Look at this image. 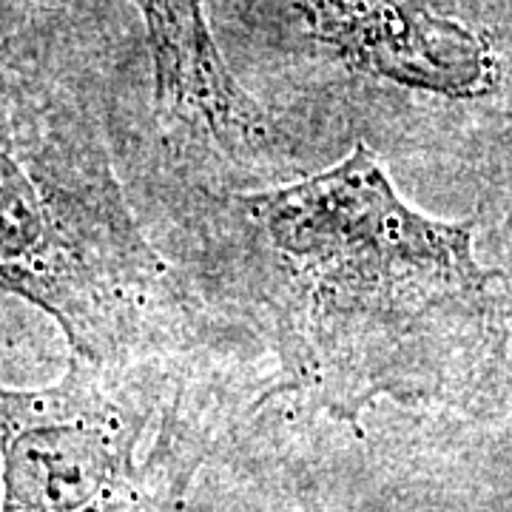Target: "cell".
Here are the masks:
<instances>
[{"label":"cell","mask_w":512,"mask_h":512,"mask_svg":"<svg viewBox=\"0 0 512 512\" xmlns=\"http://www.w3.org/2000/svg\"><path fill=\"white\" fill-rule=\"evenodd\" d=\"M311 23L328 46L373 77L456 100L493 89L487 43L421 0H311Z\"/></svg>","instance_id":"cell-3"},{"label":"cell","mask_w":512,"mask_h":512,"mask_svg":"<svg viewBox=\"0 0 512 512\" xmlns=\"http://www.w3.org/2000/svg\"><path fill=\"white\" fill-rule=\"evenodd\" d=\"M498 279V308H501V330H504V384H512V228L507 239V262L495 268Z\"/></svg>","instance_id":"cell-5"},{"label":"cell","mask_w":512,"mask_h":512,"mask_svg":"<svg viewBox=\"0 0 512 512\" xmlns=\"http://www.w3.org/2000/svg\"><path fill=\"white\" fill-rule=\"evenodd\" d=\"M234 220L279 362L265 402L293 393L356 424L379 399L461 404L504 384L498 279L473 222L410 205L365 143L242 194Z\"/></svg>","instance_id":"cell-1"},{"label":"cell","mask_w":512,"mask_h":512,"mask_svg":"<svg viewBox=\"0 0 512 512\" xmlns=\"http://www.w3.org/2000/svg\"><path fill=\"white\" fill-rule=\"evenodd\" d=\"M0 296L52 316L69 353L106 365L160 356L185 313L89 109L3 60Z\"/></svg>","instance_id":"cell-2"},{"label":"cell","mask_w":512,"mask_h":512,"mask_svg":"<svg viewBox=\"0 0 512 512\" xmlns=\"http://www.w3.org/2000/svg\"><path fill=\"white\" fill-rule=\"evenodd\" d=\"M137 6L146 20L157 106L234 157L265 146L271 123L228 72L202 0H137Z\"/></svg>","instance_id":"cell-4"},{"label":"cell","mask_w":512,"mask_h":512,"mask_svg":"<svg viewBox=\"0 0 512 512\" xmlns=\"http://www.w3.org/2000/svg\"><path fill=\"white\" fill-rule=\"evenodd\" d=\"M0 512H35V510H20V507H9V504H0ZM143 512H180V510H143Z\"/></svg>","instance_id":"cell-6"}]
</instances>
